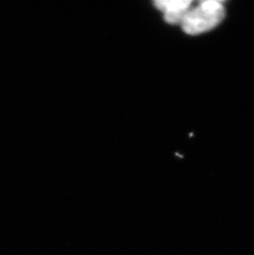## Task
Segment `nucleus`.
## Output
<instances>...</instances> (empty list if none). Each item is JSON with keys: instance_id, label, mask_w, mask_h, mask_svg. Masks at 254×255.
Listing matches in <instances>:
<instances>
[{"instance_id": "1", "label": "nucleus", "mask_w": 254, "mask_h": 255, "mask_svg": "<svg viewBox=\"0 0 254 255\" xmlns=\"http://www.w3.org/2000/svg\"><path fill=\"white\" fill-rule=\"evenodd\" d=\"M226 16L223 2L219 0L202 1L191 7L181 26L189 35H199L217 27Z\"/></svg>"}, {"instance_id": "2", "label": "nucleus", "mask_w": 254, "mask_h": 255, "mask_svg": "<svg viewBox=\"0 0 254 255\" xmlns=\"http://www.w3.org/2000/svg\"><path fill=\"white\" fill-rule=\"evenodd\" d=\"M190 0H158L154 6L163 12L164 20L169 24H181L192 7Z\"/></svg>"}]
</instances>
